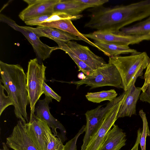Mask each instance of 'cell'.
Here are the masks:
<instances>
[{"instance_id":"obj_15","label":"cell","mask_w":150,"mask_h":150,"mask_svg":"<svg viewBox=\"0 0 150 150\" xmlns=\"http://www.w3.org/2000/svg\"><path fill=\"white\" fill-rule=\"evenodd\" d=\"M34 33L39 38L45 37L52 40L56 39L67 42L71 40H81L77 37L62 30L47 26H38L34 28L23 26Z\"/></svg>"},{"instance_id":"obj_14","label":"cell","mask_w":150,"mask_h":150,"mask_svg":"<svg viewBox=\"0 0 150 150\" xmlns=\"http://www.w3.org/2000/svg\"><path fill=\"white\" fill-rule=\"evenodd\" d=\"M141 76L140 74L137 75L131 86L125 91V96L117 114V119L125 117H130L133 115H136V105L142 90L141 88L135 87V83L138 77Z\"/></svg>"},{"instance_id":"obj_22","label":"cell","mask_w":150,"mask_h":150,"mask_svg":"<svg viewBox=\"0 0 150 150\" xmlns=\"http://www.w3.org/2000/svg\"><path fill=\"white\" fill-rule=\"evenodd\" d=\"M115 33L123 35H150V20H145L133 25L125 27Z\"/></svg>"},{"instance_id":"obj_23","label":"cell","mask_w":150,"mask_h":150,"mask_svg":"<svg viewBox=\"0 0 150 150\" xmlns=\"http://www.w3.org/2000/svg\"><path fill=\"white\" fill-rule=\"evenodd\" d=\"M117 95L116 91L112 89L96 92H88L85 97L89 101L100 103L105 100L111 101L117 97Z\"/></svg>"},{"instance_id":"obj_13","label":"cell","mask_w":150,"mask_h":150,"mask_svg":"<svg viewBox=\"0 0 150 150\" xmlns=\"http://www.w3.org/2000/svg\"><path fill=\"white\" fill-rule=\"evenodd\" d=\"M66 43L79 58L93 70L107 65L108 63L102 57L96 55L88 47L74 41Z\"/></svg>"},{"instance_id":"obj_28","label":"cell","mask_w":150,"mask_h":150,"mask_svg":"<svg viewBox=\"0 0 150 150\" xmlns=\"http://www.w3.org/2000/svg\"><path fill=\"white\" fill-rule=\"evenodd\" d=\"M78 1L86 6L88 8H96L101 6L109 1L108 0H77Z\"/></svg>"},{"instance_id":"obj_11","label":"cell","mask_w":150,"mask_h":150,"mask_svg":"<svg viewBox=\"0 0 150 150\" xmlns=\"http://www.w3.org/2000/svg\"><path fill=\"white\" fill-rule=\"evenodd\" d=\"M6 144L14 150H39L27 134L25 124L20 120L6 138Z\"/></svg>"},{"instance_id":"obj_27","label":"cell","mask_w":150,"mask_h":150,"mask_svg":"<svg viewBox=\"0 0 150 150\" xmlns=\"http://www.w3.org/2000/svg\"><path fill=\"white\" fill-rule=\"evenodd\" d=\"M85 131V125H83L73 138L64 145L63 150H77L76 142L79 136Z\"/></svg>"},{"instance_id":"obj_2","label":"cell","mask_w":150,"mask_h":150,"mask_svg":"<svg viewBox=\"0 0 150 150\" xmlns=\"http://www.w3.org/2000/svg\"><path fill=\"white\" fill-rule=\"evenodd\" d=\"M149 59L147 53L143 52L128 56H111L109 57L108 63L113 64L118 71L125 91L131 86L137 75L142 76Z\"/></svg>"},{"instance_id":"obj_18","label":"cell","mask_w":150,"mask_h":150,"mask_svg":"<svg viewBox=\"0 0 150 150\" xmlns=\"http://www.w3.org/2000/svg\"><path fill=\"white\" fill-rule=\"evenodd\" d=\"M93 43L99 48L100 51L109 57L118 56L122 54H134L140 52L129 46L108 43L98 40H94Z\"/></svg>"},{"instance_id":"obj_34","label":"cell","mask_w":150,"mask_h":150,"mask_svg":"<svg viewBox=\"0 0 150 150\" xmlns=\"http://www.w3.org/2000/svg\"><path fill=\"white\" fill-rule=\"evenodd\" d=\"M150 20V16L146 20H145L146 21H148Z\"/></svg>"},{"instance_id":"obj_4","label":"cell","mask_w":150,"mask_h":150,"mask_svg":"<svg viewBox=\"0 0 150 150\" xmlns=\"http://www.w3.org/2000/svg\"><path fill=\"white\" fill-rule=\"evenodd\" d=\"M46 68L43 63H39L37 58L31 59L28 62L26 85L31 114H35L36 104L43 93L42 87L46 80Z\"/></svg>"},{"instance_id":"obj_8","label":"cell","mask_w":150,"mask_h":150,"mask_svg":"<svg viewBox=\"0 0 150 150\" xmlns=\"http://www.w3.org/2000/svg\"><path fill=\"white\" fill-rule=\"evenodd\" d=\"M27 133L39 150H46L50 127L35 114H30L29 122L25 124Z\"/></svg>"},{"instance_id":"obj_7","label":"cell","mask_w":150,"mask_h":150,"mask_svg":"<svg viewBox=\"0 0 150 150\" xmlns=\"http://www.w3.org/2000/svg\"><path fill=\"white\" fill-rule=\"evenodd\" d=\"M87 38L105 43L129 46L145 40H150V35H123L110 32L96 30L88 34H83Z\"/></svg>"},{"instance_id":"obj_9","label":"cell","mask_w":150,"mask_h":150,"mask_svg":"<svg viewBox=\"0 0 150 150\" xmlns=\"http://www.w3.org/2000/svg\"><path fill=\"white\" fill-rule=\"evenodd\" d=\"M114 105L107 113L103 122L97 131L90 138L85 150H98L108 131L115 124L123 99Z\"/></svg>"},{"instance_id":"obj_12","label":"cell","mask_w":150,"mask_h":150,"mask_svg":"<svg viewBox=\"0 0 150 150\" xmlns=\"http://www.w3.org/2000/svg\"><path fill=\"white\" fill-rule=\"evenodd\" d=\"M28 6L19 13L24 22L42 15L54 12L56 4L60 0H23Z\"/></svg>"},{"instance_id":"obj_20","label":"cell","mask_w":150,"mask_h":150,"mask_svg":"<svg viewBox=\"0 0 150 150\" xmlns=\"http://www.w3.org/2000/svg\"><path fill=\"white\" fill-rule=\"evenodd\" d=\"M82 16L83 15L81 14L76 16H71L64 13L53 12L42 15L24 22L27 25H38L40 23L43 22L62 19H69L74 20L80 19Z\"/></svg>"},{"instance_id":"obj_21","label":"cell","mask_w":150,"mask_h":150,"mask_svg":"<svg viewBox=\"0 0 150 150\" xmlns=\"http://www.w3.org/2000/svg\"><path fill=\"white\" fill-rule=\"evenodd\" d=\"M52 40L57 44L59 49L64 51L69 55L77 66L79 71H82L86 75V76L89 75L93 72L94 70L79 58L66 42L56 39H53Z\"/></svg>"},{"instance_id":"obj_10","label":"cell","mask_w":150,"mask_h":150,"mask_svg":"<svg viewBox=\"0 0 150 150\" xmlns=\"http://www.w3.org/2000/svg\"><path fill=\"white\" fill-rule=\"evenodd\" d=\"M52 99L49 96L45 95V97L43 99H39L35 105V115L45 122L51 128L53 134L60 138L57 130V129H59L60 131L61 139L64 142L67 139L66 129L59 121L53 116L50 112L49 104L52 102Z\"/></svg>"},{"instance_id":"obj_26","label":"cell","mask_w":150,"mask_h":150,"mask_svg":"<svg viewBox=\"0 0 150 150\" xmlns=\"http://www.w3.org/2000/svg\"><path fill=\"white\" fill-rule=\"evenodd\" d=\"M0 80V116L4 110L8 106L13 105L12 100L8 96H6L4 92L5 87Z\"/></svg>"},{"instance_id":"obj_1","label":"cell","mask_w":150,"mask_h":150,"mask_svg":"<svg viewBox=\"0 0 150 150\" xmlns=\"http://www.w3.org/2000/svg\"><path fill=\"white\" fill-rule=\"evenodd\" d=\"M1 82L8 96L12 99L16 117L25 124L28 123L26 108L29 103L26 75L19 64H8L0 61Z\"/></svg>"},{"instance_id":"obj_19","label":"cell","mask_w":150,"mask_h":150,"mask_svg":"<svg viewBox=\"0 0 150 150\" xmlns=\"http://www.w3.org/2000/svg\"><path fill=\"white\" fill-rule=\"evenodd\" d=\"M85 4L77 0H60L54 6V12L65 13L71 16H76L88 8Z\"/></svg>"},{"instance_id":"obj_31","label":"cell","mask_w":150,"mask_h":150,"mask_svg":"<svg viewBox=\"0 0 150 150\" xmlns=\"http://www.w3.org/2000/svg\"><path fill=\"white\" fill-rule=\"evenodd\" d=\"M140 100L143 102H146L150 104V83L146 90L142 92L139 96Z\"/></svg>"},{"instance_id":"obj_16","label":"cell","mask_w":150,"mask_h":150,"mask_svg":"<svg viewBox=\"0 0 150 150\" xmlns=\"http://www.w3.org/2000/svg\"><path fill=\"white\" fill-rule=\"evenodd\" d=\"M112 127L98 150H120L126 145V133L117 125Z\"/></svg>"},{"instance_id":"obj_17","label":"cell","mask_w":150,"mask_h":150,"mask_svg":"<svg viewBox=\"0 0 150 150\" xmlns=\"http://www.w3.org/2000/svg\"><path fill=\"white\" fill-rule=\"evenodd\" d=\"M71 21L69 19L54 20L41 23L38 26L52 27L66 32L77 37L81 40L85 42L100 50L99 48L93 42L85 37L83 34L77 30Z\"/></svg>"},{"instance_id":"obj_33","label":"cell","mask_w":150,"mask_h":150,"mask_svg":"<svg viewBox=\"0 0 150 150\" xmlns=\"http://www.w3.org/2000/svg\"><path fill=\"white\" fill-rule=\"evenodd\" d=\"M3 147L2 150H9L8 147L6 146V143L3 142L2 143Z\"/></svg>"},{"instance_id":"obj_3","label":"cell","mask_w":150,"mask_h":150,"mask_svg":"<svg viewBox=\"0 0 150 150\" xmlns=\"http://www.w3.org/2000/svg\"><path fill=\"white\" fill-rule=\"evenodd\" d=\"M66 82L76 85L77 88L85 84L86 86L90 87V89L105 86L123 89L122 80L118 71L115 66L109 63L106 66L94 70L83 79Z\"/></svg>"},{"instance_id":"obj_32","label":"cell","mask_w":150,"mask_h":150,"mask_svg":"<svg viewBox=\"0 0 150 150\" xmlns=\"http://www.w3.org/2000/svg\"><path fill=\"white\" fill-rule=\"evenodd\" d=\"M142 133V131L141 129L139 128L137 130L136 141L134 146L131 150H138L139 144Z\"/></svg>"},{"instance_id":"obj_29","label":"cell","mask_w":150,"mask_h":150,"mask_svg":"<svg viewBox=\"0 0 150 150\" xmlns=\"http://www.w3.org/2000/svg\"><path fill=\"white\" fill-rule=\"evenodd\" d=\"M42 91L43 94L47 95L54 99L59 102L61 99V97L54 92L49 86L44 82L42 84Z\"/></svg>"},{"instance_id":"obj_24","label":"cell","mask_w":150,"mask_h":150,"mask_svg":"<svg viewBox=\"0 0 150 150\" xmlns=\"http://www.w3.org/2000/svg\"><path fill=\"white\" fill-rule=\"evenodd\" d=\"M139 115L142 120L143 124V130L139 144L142 150H146V138L148 136L150 137V132L146 114L142 109L140 110Z\"/></svg>"},{"instance_id":"obj_30","label":"cell","mask_w":150,"mask_h":150,"mask_svg":"<svg viewBox=\"0 0 150 150\" xmlns=\"http://www.w3.org/2000/svg\"><path fill=\"white\" fill-rule=\"evenodd\" d=\"M144 83L141 87L142 91V92H144L146 90L148 85L150 83V58L144 75Z\"/></svg>"},{"instance_id":"obj_25","label":"cell","mask_w":150,"mask_h":150,"mask_svg":"<svg viewBox=\"0 0 150 150\" xmlns=\"http://www.w3.org/2000/svg\"><path fill=\"white\" fill-rule=\"evenodd\" d=\"M52 132L51 129L48 132V143L46 150H63L64 145L62 140Z\"/></svg>"},{"instance_id":"obj_5","label":"cell","mask_w":150,"mask_h":150,"mask_svg":"<svg viewBox=\"0 0 150 150\" xmlns=\"http://www.w3.org/2000/svg\"><path fill=\"white\" fill-rule=\"evenodd\" d=\"M125 94L124 91L115 99L108 102L105 107L100 105L95 109L86 112L85 114L86 121L85 133L81 150H85L90 137L100 127L107 113L114 105L123 99Z\"/></svg>"},{"instance_id":"obj_6","label":"cell","mask_w":150,"mask_h":150,"mask_svg":"<svg viewBox=\"0 0 150 150\" xmlns=\"http://www.w3.org/2000/svg\"><path fill=\"white\" fill-rule=\"evenodd\" d=\"M0 19L24 35L32 45L39 63L42 64V61L49 57L53 51L59 49L58 47H51L44 43L34 33L25 28L23 26L18 25L14 21L6 16L1 14Z\"/></svg>"}]
</instances>
